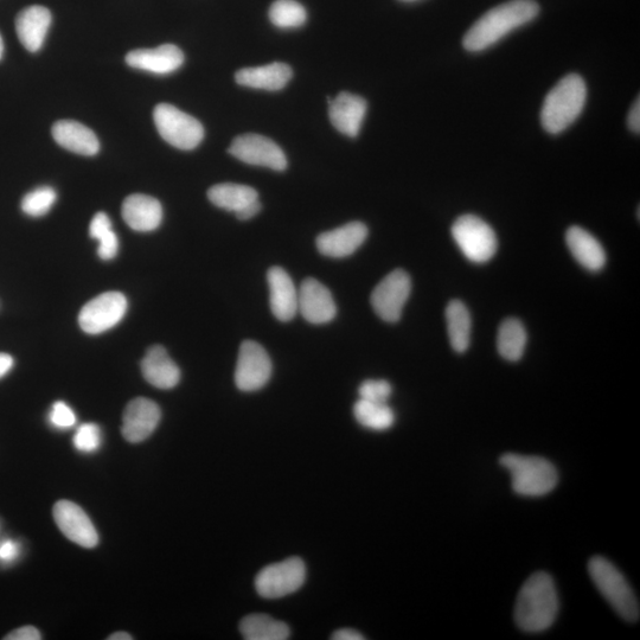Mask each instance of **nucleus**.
<instances>
[{"label": "nucleus", "instance_id": "f257e3e1", "mask_svg": "<svg viewBox=\"0 0 640 640\" xmlns=\"http://www.w3.org/2000/svg\"><path fill=\"white\" fill-rule=\"evenodd\" d=\"M540 14L535 0H510L486 12L466 32L463 47L470 53H480L495 46L510 32L523 27Z\"/></svg>", "mask_w": 640, "mask_h": 640}, {"label": "nucleus", "instance_id": "f03ea898", "mask_svg": "<svg viewBox=\"0 0 640 640\" xmlns=\"http://www.w3.org/2000/svg\"><path fill=\"white\" fill-rule=\"evenodd\" d=\"M559 613V595L552 576L537 572L518 593L515 620L521 630L539 633L549 629Z\"/></svg>", "mask_w": 640, "mask_h": 640}, {"label": "nucleus", "instance_id": "7ed1b4c3", "mask_svg": "<svg viewBox=\"0 0 640 640\" xmlns=\"http://www.w3.org/2000/svg\"><path fill=\"white\" fill-rule=\"evenodd\" d=\"M587 86L578 74L561 79L544 99L541 123L548 133L560 134L572 126L584 111Z\"/></svg>", "mask_w": 640, "mask_h": 640}, {"label": "nucleus", "instance_id": "20e7f679", "mask_svg": "<svg viewBox=\"0 0 640 640\" xmlns=\"http://www.w3.org/2000/svg\"><path fill=\"white\" fill-rule=\"evenodd\" d=\"M510 472L512 489L517 495L541 497L550 494L559 483V473L549 460L535 456L507 453L499 459Z\"/></svg>", "mask_w": 640, "mask_h": 640}, {"label": "nucleus", "instance_id": "39448f33", "mask_svg": "<svg viewBox=\"0 0 640 640\" xmlns=\"http://www.w3.org/2000/svg\"><path fill=\"white\" fill-rule=\"evenodd\" d=\"M588 573L598 591L603 594L620 617L627 622H638L640 608L636 594L625 576L612 562L601 556H594L588 563Z\"/></svg>", "mask_w": 640, "mask_h": 640}, {"label": "nucleus", "instance_id": "423d86ee", "mask_svg": "<svg viewBox=\"0 0 640 640\" xmlns=\"http://www.w3.org/2000/svg\"><path fill=\"white\" fill-rule=\"evenodd\" d=\"M452 236L465 258L475 264H486L496 255L495 230L476 215L460 216L453 223Z\"/></svg>", "mask_w": 640, "mask_h": 640}, {"label": "nucleus", "instance_id": "0eeeda50", "mask_svg": "<svg viewBox=\"0 0 640 640\" xmlns=\"http://www.w3.org/2000/svg\"><path fill=\"white\" fill-rule=\"evenodd\" d=\"M157 130L166 143L176 149H196L204 138V127L196 118L169 104H160L153 111Z\"/></svg>", "mask_w": 640, "mask_h": 640}, {"label": "nucleus", "instance_id": "6e6552de", "mask_svg": "<svg viewBox=\"0 0 640 640\" xmlns=\"http://www.w3.org/2000/svg\"><path fill=\"white\" fill-rule=\"evenodd\" d=\"M306 566L302 559L290 558L273 563L256 575L255 590L265 599L287 597L303 587Z\"/></svg>", "mask_w": 640, "mask_h": 640}, {"label": "nucleus", "instance_id": "1a4fd4ad", "mask_svg": "<svg viewBox=\"0 0 640 640\" xmlns=\"http://www.w3.org/2000/svg\"><path fill=\"white\" fill-rule=\"evenodd\" d=\"M412 291V280L403 270H395L384 277L371 293L370 303L384 322H399Z\"/></svg>", "mask_w": 640, "mask_h": 640}, {"label": "nucleus", "instance_id": "9d476101", "mask_svg": "<svg viewBox=\"0 0 640 640\" xmlns=\"http://www.w3.org/2000/svg\"><path fill=\"white\" fill-rule=\"evenodd\" d=\"M127 298L120 292H105L82 307L80 328L89 335H99L117 326L126 315Z\"/></svg>", "mask_w": 640, "mask_h": 640}, {"label": "nucleus", "instance_id": "9b49d317", "mask_svg": "<svg viewBox=\"0 0 640 640\" xmlns=\"http://www.w3.org/2000/svg\"><path fill=\"white\" fill-rule=\"evenodd\" d=\"M272 371L271 357L262 345L254 341L241 344L235 369V384L241 392L253 393L264 388Z\"/></svg>", "mask_w": 640, "mask_h": 640}, {"label": "nucleus", "instance_id": "f8f14e48", "mask_svg": "<svg viewBox=\"0 0 640 640\" xmlns=\"http://www.w3.org/2000/svg\"><path fill=\"white\" fill-rule=\"evenodd\" d=\"M228 152L248 165L274 171H285L287 168V159L281 147L260 134H243L235 138Z\"/></svg>", "mask_w": 640, "mask_h": 640}, {"label": "nucleus", "instance_id": "ddd939ff", "mask_svg": "<svg viewBox=\"0 0 640 640\" xmlns=\"http://www.w3.org/2000/svg\"><path fill=\"white\" fill-rule=\"evenodd\" d=\"M54 518L57 527L68 540L87 549L98 546V531H96L91 518L78 504L70 501L57 502L54 507Z\"/></svg>", "mask_w": 640, "mask_h": 640}, {"label": "nucleus", "instance_id": "4468645a", "mask_svg": "<svg viewBox=\"0 0 640 640\" xmlns=\"http://www.w3.org/2000/svg\"><path fill=\"white\" fill-rule=\"evenodd\" d=\"M298 312L306 322L323 325L335 319L337 306L328 287L316 279L307 278L298 291Z\"/></svg>", "mask_w": 640, "mask_h": 640}, {"label": "nucleus", "instance_id": "2eb2a0df", "mask_svg": "<svg viewBox=\"0 0 640 640\" xmlns=\"http://www.w3.org/2000/svg\"><path fill=\"white\" fill-rule=\"evenodd\" d=\"M160 418L162 412L156 402L145 398L134 399L125 409L121 433L128 443H143L156 431Z\"/></svg>", "mask_w": 640, "mask_h": 640}, {"label": "nucleus", "instance_id": "dca6fc26", "mask_svg": "<svg viewBox=\"0 0 640 640\" xmlns=\"http://www.w3.org/2000/svg\"><path fill=\"white\" fill-rule=\"evenodd\" d=\"M369 230L362 222H350L344 226L320 234L316 240L318 252L331 259H344L354 254L368 238Z\"/></svg>", "mask_w": 640, "mask_h": 640}, {"label": "nucleus", "instance_id": "f3484780", "mask_svg": "<svg viewBox=\"0 0 640 640\" xmlns=\"http://www.w3.org/2000/svg\"><path fill=\"white\" fill-rule=\"evenodd\" d=\"M331 124L344 136L356 138L368 111L367 101L348 92L339 93L335 99H328Z\"/></svg>", "mask_w": 640, "mask_h": 640}, {"label": "nucleus", "instance_id": "a211bd4d", "mask_svg": "<svg viewBox=\"0 0 640 640\" xmlns=\"http://www.w3.org/2000/svg\"><path fill=\"white\" fill-rule=\"evenodd\" d=\"M128 66L157 75L176 72L183 66L184 54L174 44H164L155 49L132 50L126 55Z\"/></svg>", "mask_w": 640, "mask_h": 640}, {"label": "nucleus", "instance_id": "6ab92c4d", "mask_svg": "<svg viewBox=\"0 0 640 640\" xmlns=\"http://www.w3.org/2000/svg\"><path fill=\"white\" fill-rule=\"evenodd\" d=\"M270 305L275 318L290 322L298 313V291L290 275L279 266L267 272Z\"/></svg>", "mask_w": 640, "mask_h": 640}, {"label": "nucleus", "instance_id": "aec40b11", "mask_svg": "<svg viewBox=\"0 0 640 640\" xmlns=\"http://www.w3.org/2000/svg\"><path fill=\"white\" fill-rule=\"evenodd\" d=\"M121 213L127 226L140 233L153 232L163 221L162 204L156 198L142 194L128 196Z\"/></svg>", "mask_w": 640, "mask_h": 640}, {"label": "nucleus", "instance_id": "412c9836", "mask_svg": "<svg viewBox=\"0 0 640 640\" xmlns=\"http://www.w3.org/2000/svg\"><path fill=\"white\" fill-rule=\"evenodd\" d=\"M144 379L158 389H172L181 381V370L162 345H153L142 361Z\"/></svg>", "mask_w": 640, "mask_h": 640}, {"label": "nucleus", "instance_id": "4be33fe9", "mask_svg": "<svg viewBox=\"0 0 640 640\" xmlns=\"http://www.w3.org/2000/svg\"><path fill=\"white\" fill-rule=\"evenodd\" d=\"M51 14L47 8L40 5L29 6L19 12L16 19V30L19 41L30 53H36L46 40L50 25Z\"/></svg>", "mask_w": 640, "mask_h": 640}, {"label": "nucleus", "instance_id": "5701e85b", "mask_svg": "<svg viewBox=\"0 0 640 640\" xmlns=\"http://www.w3.org/2000/svg\"><path fill=\"white\" fill-rule=\"evenodd\" d=\"M51 133L57 144L76 155L95 156L100 150V143L95 133L78 121H57Z\"/></svg>", "mask_w": 640, "mask_h": 640}, {"label": "nucleus", "instance_id": "b1692460", "mask_svg": "<svg viewBox=\"0 0 640 640\" xmlns=\"http://www.w3.org/2000/svg\"><path fill=\"white\" fill-rule=\"evenodd\" d=\"M292 76L293 72L288 64L273 62L267 66L241 69L236 73L235 80L243 87L277 92L287 86Z\"/></svg>", "mask_w": 640, "mask_h": 640}, {"label": "nucleus", "instance_id": "393cba45", "mask_svg": "<svg viewBox=\"0 0 640 640\" xmlns=\"http://www.w3.org/2000/svg\"><path fill=\"white\" fill-rule=\"evenodd\" d=\"M566 243L574 259L582 267L592 272L603 270L606 264V252L601 243L591 233L579 226L567 230Z\"/></svg>", "mask_w": 640, "mask_h": 640}, {"label": "nucleus", "instance_id": "a878e982", "mask_svg": "<svg viewBox=\"0 0 640 640\" xmlns=\"http://www.w3.org/2000/svg\"><path fill=\"white\" fill-rule=\"evenodd\" d=\"M447 334L454 351L463 354L470 347L472 319L469 309L460 300H452L446 307Z\"/></svg>", "mask_w": 640, "mask_h": 640}, {"label": "nucleus", "instance_id": "bb28decb", "mask_svg": "<svg viewBox=\"0 0 640 640\" xmlns=\"http://www.w3.org/2000/svg\"><path fill=\"white\" fill-rule=\"evenodd\" d=\"M208 198L217 208L239 213V211L259 200L258 191L248 185L223 183L214 185L208 191Z\"/></svg>", "mask_w": 640, "mask_h": 640}, {"label": "nucleus", "instance_id": "cd10ccee", "mask_svg": "<svg viewBox=\"0 0 640 640\" xmlns=\"http://www.w3.org/2000/svg\"><path fill=\"white\" fill-rule=\"evenodd\" d=\"M240 631L246 640H286L291 637L287 624L267 614H249L241 620Z\"/></svg>", "mask_w": 640, "mask_h": 640}, {"label": "nucleus", "instance_id": "c85d7f7f", "mask_svg": "<svg viewBox=\"0 0 640 640\" xmlns=\"http://www.w3.org/2000/svg\"><path fill=\"white\" fill-rule=\"evenodd\" d=\"M527 331L520 320L505 319L499 326L497 349L499 355L509 362L520 361L527 345Z\"/></svg>", "mask_w": 640, "mask_h": 640}, {"label": "nucleus", "instance_id": "c756f323", "mask_svg": "<svg viewBox=\"0 0 640 640\" xmlns=\"http://www.w3.org/2000/svg\"><path fill=\"white\" fill-rule=\"evenodd\" d=\"M354 416L358 424L376 432L387 431L395 424V413L388 403L360 399L355 403Z\"/></svg>", "mask_w": 640, "mask_h": 640}, {"label": "nucleus", "instance_id": "7c9ffc66", "mask_svg": "<svg viewBox=\"0 0 640 640\" xmlns=\"http://www.w3.org/2000/svg\"><path fill=\"white\" fill-rule=\"evenodd\" d=\"M89 235L99 242V258L110 261L119 253V239L112 228V221L105 213H98L93 217L89 226Z\"/></svg>", "mask_w": 640, "mask_h": 640}, {"label": "nucleus", "instance_id": "2f4dec72", "mask_svg": "<svg viewBox=\"0 0 640 640\" xmlns=\"http://www.w3.org/2000/svg\"><path fill=\"white\" fill-rule=\"evenodd\" d=\"M271 22L280 29L303 27L307 19L304 6L296 0H277L270 9Z\"/></svg>", "mask_w": 640, "mask_h": 640}, {"label": "nucleus", "instance_id": "473e14b6", "mask_svg": "<svg viewBox=\"0 0 640 640\" xmlns=\"http://www.w3.org/2000/svg\"><path fill=\"white\" fill-rule=\"evenodd\" d=\"M57 194L54 188L41 187L29 192L22 200V210L24 214L31 217H41L47 215L54 207Z\"/></svg>", "mask_w": 640, "mask_h": 640}, {"label": "nucleus", "instance_id": "72a5a7b5", "mask_svg": "<svg viewBox=\"0 0 640 640\" xmlns=\"http://www.w3.org/2000/svg\"><path fill=\"white\" fill-rule=\"evenodd\" d=\"M73 443L81 452H95L101 445L100 427L95 424L81 425L74 435Z\"/></svg>", "mask_w": 640, "mask_h": 640}, {"label": "nucleus", "instance_id": "f704fd0d", "mask_svg": "<svg viewBox=\"0 0 640 640\" xmlns=\"http://www.w3.org/2000/svg\"><path fill=\"white\" fill-rule=\"evenodd\" d=\"M392 393V384L386 380H367L358 389L360 399L371 402L387 403Z\"/></svg>", "mask_w": 640, "mask_h": 640}, {"label": "nucleus", "instance_id": "c9c22d12", "mask_svg": "<svg viewBox=\"0 0 640 640\" xmlns=\"http://www.w3.org/2000/svg\"><path fill=\"white\" fill-rule=\"evenodd\" d=\"M50 422L57 428H70L75 425L76 416L67 403L57 401L51 408Z\"/></svg>", "mask_w": 640, "mask_h": 640}, {"label": "nucleus", "instance_id": "e433bc0d", "mask_svg": "<svg viewBox=\"0 0 640 640\" xmlns=\"http://www.w3.org/2000/svg\"><path fill=\"white\" fill-rule=\"evenodd\" d=\"M5 640H41V632L34 626H23L19 629L12 631L8 636L4 637Z\"/></svg>", "mask_w": 640, "mask_h": 640}, {"label": "nucleus", "instance_id": "4c0bfd02", "mask_svg": "<svg viewBox=\"0 0 640 640\" xmlns=\"http://www.w3.org/2000/svg\"><path fill=\"white\" fill-rule=\"evenodd\" d=\"M627 124H629L630 130L633 133H640V101L639 98L635 101V104L631 107V111L629 113V120H627Z\"/></svg>", "mask_w": 640, "mask_h": 640}, {"label": "nucleus", "instance_id": "58836bf2", "mask_svg": "<svg viewBox=\"0 0 640 640\" xmlns=\"http://www.w3.org/2000/svg\"><path fill=\"white\" fill-rule=\"evenodd\" d=\"M262 209L260 201H255L251 204H248L247 207L241 209L239 213H236V217H238L241 221H248L253 219L256 215L260 213Z\"/></svg>", "mask_w": 640, "mask_h": 640}, {"label": "nucleus", "instance_id": "ea45409f", "mask_svg": "<svg viewBox=\"0 0 640 640\" xmlns=\"http://www.w3.org/2000/svg\"><path fill=\"white\" fill-rule=\"evenodd\" d=\"M18 549L15 542L6 541L0 544V559L11 561L16 558Z\"/></svg>", "mask_w": 640, "mask_h": 640}, {"label": "nucleus", "instance_id": "a19ab883", "mask_svg": "<svg viewBox=\"0 0 640 640\" xmlns=\"http://www.w3.org/2000/svg\"><path fill=\"white\" fill-rule=\"evenodd\" d=\"M334 640H363L364 638L360 632H357L352 629H342L338 630L332 636Z\"/></svg>", "mask_w": 640, "mask_h": 640}, {"label": "nucleus", "instance_id": "79ce46f5", "mask_svg": "<svg viewBox=\"0 0 640 640\" xmlns=\"http://www.w3.org/2000/svg\"><path fill=\"white\" fill-rule=\"evenodd\" d=\"M14 364V357L9 354H4V352H0V379L14 368Z\"/></svg>", "mask_w": 640, "mask_h": 640}, {"label": "nucleus", "instance_id": "37998d69", "mask_svg": "<svg viewBox=\"0 0 640 640\" xmlns=\"http://www.w3.org/2000/svg\"><path fill=\"white\" fill-rule=\"evenodd\" d=\"M108 640H132L133 637L127 632H115L107 638Z\"/></svg>", "mask_w": 640, "mask_h": 640}, {"label": "nucleus", "instance_id": "c03bdc74", "mask_svg": "<svg viewBox=\"0 0 640 640\" xmlns=\"http://www.w3.org/2000/svg\"><path fill=\"white\" fill-rule=\"evenodd\" d=\"M4 54V42L2 36H0V60H2Z\"/></svg>", "mask_w": 640, "mask_h": 640}, {"label": "nucleus", "instance_id": "a18cd8bd", "mask_svg": "<svg viewBox=\"0 0 640 640\" xmlns=\"http://www.w3.org/2000/svg\"><path fill=\"white\" fill-rule=\"evenodd\" d=\"M399 2H402V3H415V2H419V0H399Z\"/></svg>", "mask_w": 640, "mask_h": 640}]
</instances>
